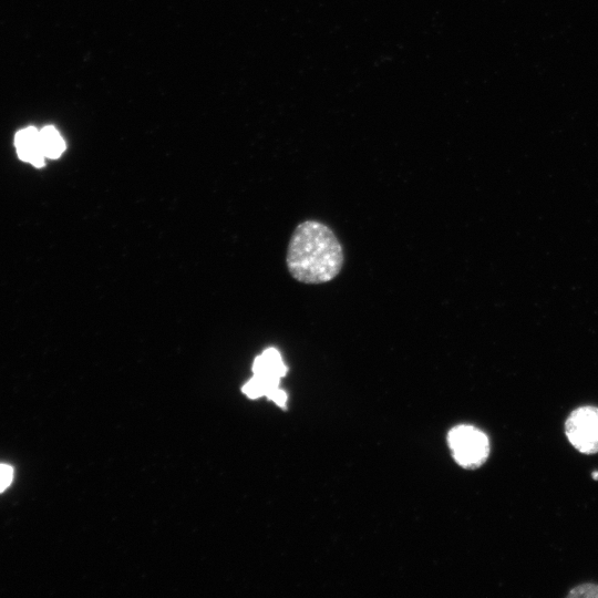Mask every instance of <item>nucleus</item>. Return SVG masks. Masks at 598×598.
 <instances>
[{"label":"nucleus","instance_id":"nucleus-7","mask_svg":"<svg viewBox=\"0 0 598 598\" xmlns=\"http://www.w3.org/2000/svg\"><path fill=\"white\" fill-rule=\"evenodd\" d=\"M13 468L7 464H0V492H3L12 482Z\"/></svg>","mask_w":598,"mask_h":598},{"label":"nucleus","instance_id":"nucleus-4","mask_svg":"<svg viewBox=\"0 0 598 598\" xmlns=\"http://www.w3.org/2000/svg\"><path fill=\"white\" fill-rule=\"evenodd\" d=\"M14 146L19 158L34 167H43L45 156L42 152L40 130L27 126L14 135Z\"/></svg>","mask_w":598,"mask_h":598},{"label":"nucleus","instance_id":"nucleus-10","mask_svg":"<svg viewBox=\"0 0 598 598\" xmlns=\"http://www.w3.org/2000/svg\"><path fill=\"white\" fill-rule=\"evenodd\" d=\"M592 476H594L595 480H598V472H594Z\"/></svg>","mask_w":598,"mask_h":598},{"label":"nucleus","instance_id":"nucleus-6","mask_svg":"<svg viewBox=\"0 0 598 598\" xmlns=\"http://www.w3.org/2000/svg\"><path fill=\"white\" fill-rule=\"evenodd\" d=\"M40 141L45 158L56 159L65 150L63 137L52 125H47L40 130Z\"/></svg>","mask_w":598,"mask_h":598},{"label":"nucleus","instance_id":"nucleus-5","mask_svg":"<svg viewBox=\"0 0 598 598\" xmlns=\"http://www.w3.org/2000/svg\"><path fill=\"white\" fill-rule=\"evenodd\" d=\"M252 372L255 375L280 380L286 374L287 367L279 351L275 348H268L255 359Z\"/></svg>","mask_w":598,"mask_h":598},{"label":"nucleus","instance_id":"nucleus-2","mask_svg":"<svg viewBox=\"0 0 598 598\" xmlns=\"http://www.w3.org/2000/svg\"><path fill=\"white\" fill-rule=\"evenodd\" d=\"M455 461L463 467L481 466L489 454V442L484 432L472 425H458L448 434Z\"/></svg>","mask_w":598,"mask_h":598},{"label":"nucleus","instance_id":"nucleus-8","mask_svg":"<svg viewBox=\"0 0 598 598\" xmlns=\"http://www.w3.org/2000/svg\"><path fill=\"white\" fill-rule=\"evenodd\" d=\"M569 596H598V586L586 584L575 588Z\"/></svg>","mask_w":598,"mask_h":598},{"label":"nucleus","instance_id":"nucleus-3","mask_svg":"<svg viewBox=\"0 0 598 598\" xmlns=\"http://www.w3.org/2000/svg\"><path fill=\"white\" fill-rule=\"evenodd\" d=\"M565 433L580 453H598V408L585 405L574 410L566 419Z\"/></svg>","mask_w":598,"mask_h":598},{"label":"nucleus","instance_id":"nucleus-9","mask_svg":"<svg viewBox=\"0 0 598 598\" xmlns=\"http://www.w3.org/2000/svg\"><path fill=\"white\" fill-rule=\"evenodd\" d=\"M269 399H271L274 402H276L278 405L280 406H285L286 405V402H287V395L286 393L277 388L275 390H272L268 395H267Z\"/></svg>","mask_w":598,"mask_h":598},{"label":"nucleus","instance_id":"nucleus-1","mask_svg":"<svg viewBox=\"0 0 598 598\" xmlns=\"http://www.w3.org/2000/svg\"><path fill=\"white\" fill-rule=\"evenodd\" d=\"M343 260L342 246L327 225L306 220L295 228L286 264L297 281L308 285L328 282L340 274Z\"/></svg>","mask_w":598,"mask_h":598}]
</instances>
